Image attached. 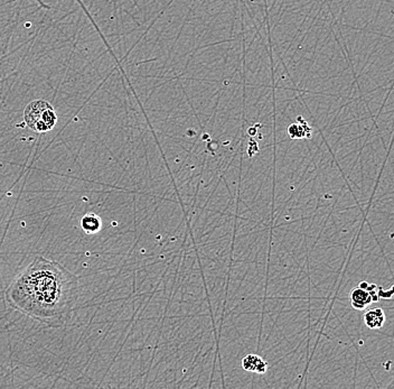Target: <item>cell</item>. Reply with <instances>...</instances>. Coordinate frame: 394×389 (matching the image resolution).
Listing matches in <instances>:
<instances>
[{
    "label": "cell",
    "instance_id": "cell-1",
    "mask_svg": "<svg viewBox=\"0 0 394 389\" xmlns=\"http://www.w3.org/2000/svg\"><path fill=\"white\" fill-rule=\"evenodd\" d=\"M78 296V278L60 263L37 256L12 280L6 301L14 310L55 326L70 315Z\"/></svg>",
    "mask_w": 394,
    "mask_h": 389
},
{
    "label": "cell",
    "instance_id": "cell-2",
    "mask_svg": "<svg viewBox=\"0 0 394 389\" xmlns=\"http://www.w3.org/2000/svg\"><path fill=\"white\" fill-rule=\"evenodd\" d=\"M24 122L31 131L44 134L58 124L54 107L45 100H34L25 108Z\"/></svg>",
    "mask_w": 394,
    "mask_h": 389
},
{
    "label": "cell",
    "instance_id": "cell-3",
    "mask_svg": "<svg viewBox=\"0 0 394 389\" xmlns=\"http://www.w3.org/2000/svg\"><path fill=\"white\" fill-rule=\"evenodd\" d=\"M375 285H370L367 282H362L358 287L352 289L351 292V303L355 310H364L372 302L379 301V296L376 291H373Z\"/></svg>",
    "mask_w": 394,
    "mask_h": 389
},
{
    "label": "cell",
    "instance_id": "cell-4",
    "mask_svg": "<svg viewBox=\"0 0 394 389\" xmlns=\"http://www.w3.org/2000/svg\"><path fill=\"white\" fill-rule=\"evenodd\" d=\"M242 368L250 373L255 374H266L268 369V364L264 362V359L257 355H248L242 359Z\"/></svg>",
    "mask_w": 394,
    "mask_h": 389
},
{
    "label": "cell",
    "instance_id": "cell-5",
    "mask_svg": "<svg viewBox=\"0 0 394 389\" xmlns=\"http://www.w3.org/2000/svg\"><path fill=\"white\" fill-rule=\"evenodd\" d=\"M81 228L88 234H95L102 228V220L95 213H86L81 219Z\"/></svg>",
    "mask_w": 394,
    "mask_h": 389
},
{
    "label": "cell",
    "instance_id": "cell-6",
    "mask_svg": "<svg viewBox=\"0 0 394 389\" xmlns=\"http://www.w3.org/2000/svg\"><path fill=\"white\" fill-rule=\"evenodd\" d=\"M364 322L370 329L378 330L381 329L385 322V314L382 309H372V310L367 311V313L364 314Z\"/></svg>",
    "mask_w": 394,
    "mask_h": 389
},
{
    "label": "cell",
    "instance_id": "cell-7",
    "mask_svg": "<svg viewBox=\"0 0 394 389\" xmlns=\"http://www.w3.org/2000/svg\"><path fill=\"white\" fill-rule=\"evenodd\" d=\"M288 134L292 140H301L305 137H310V128L305 122H303V126L294 124L288 128Z\"/></svg>",
    "mask_w": 394,
    "mask_h": 389
}]
</instances>
